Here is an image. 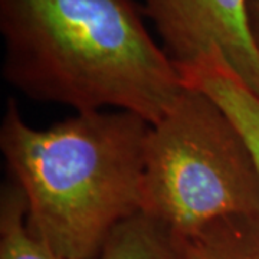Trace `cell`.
<instances>
[{
  "instance_id": "6da1fadb",
  "label": "cell",
  "mask_w": 259,
  "mask_h": 259,
  "mask_svg": "<svg viewBox=\"0 0 259 259\" xmlns=\"http://www.w3.org/2000/svg\"><path fill=\"white\" fill-rule=\"evenodd\" d=\"M0 33L3 78L37 101L154 125L185 90L134 0H0Z\"/></svg>"
},
{
  "instance_id": "52a82bcc",
  "label": "cell",
  "mask_w": 259,
  "mask_h": 259,
  "mask_svg": "<svg viewBox=\"0 0 259 259\" xmlns=\"http://www.w3.org/2000/svg\"><path fill=\"white\" fill-rule=\"evenodd\" d=\"M98 259H186L180 238L143 212L121 222Z\"/></svg>"
},
{
  "instance_id": "8992f818",
  "label": "cell",
  "mask_w": 259,
  "mask_h": 259,
  "mask_svg": "<svg viewBox=\"0 0 259 259\" xmlns=\"http://www.w3.org/2000/svg\"><path fill=\"white\" fill-rule=\"evenodd\" d=\"M180 241L186 259H259V214L223 218Z\"/></svg>"
},
{
  "instance_id": "9c48e42d",
  "label": "cell",
  "mask_w": 259,
  "mask_h": 259,
  "mask_svg": "<svg viewBox=\"0 0 259 259\" xmlns=\"http://www.w3.org/2000/svg\"><path fill=\"white\" fill-rule=\"evenodd\" d=\"M249 12V23L252 29V35L255 37V42L259 48V0H249L248 5Z\"/></svg>"
},
{
  "instance_id": "5b68a950",
  "label": "cell",
  "mask_w": 259,
  "mask_h": 259,
  "mask_svg": "<svg viewBox=\"0 0 259 259\" xmlns=\"http://www.w3.org/2000/svg\"><path fill=\"white\" fill-rule=\"evenodd\" d=\"M186 85L207 93L232 117L249 143L259 168V98L242 83L219 54L179 69Z\"/></svg>"
},
{
  "instance_id": "ba28073f",
  "label": "cell",
  "mask_w": 259,
  "mask_h": 259,
  "mask_svg": "<svg viewBox=\"0 0 259 259\" xmlns=\"http://www.w3.org/2000/svg\"><path fill=\"white\" fill-rule=\"evenodd\" d=\"M0 259H68L30 232L25 196L12 180L3 185L0 193Z\"/></svg>"
},
{
  "instance_id": "277c9868",
  "label": "cell",
  "mask_w": 259,
  "mask_h": 259,
  "mask_svg": "<svg viewBox=\"0 0 259 259\" xmlns=\"http://www.w3.org/2000/svg\"><path fill=\"white\" fill-rule=\"evenodd\" d=\"M248 5L249 0H144V13L177 69L218 52L259 98V48Z\"/></svg>"
},
{
  "instance_id": "7a4b0ae2",
  "label": "cell",
  "mask_w": 259,
  "mask_h": 259,
  "mask_svg": "<svg viewBox=\"0 0 259 259\" xmlns=\"http://www.w3.org/2000/svg\"><path fill=\"white\" fill-rule=\"evenodd\" d=\"M150 124L122 110L30 127L8 100L0 150L37 239L68 259H98L112 231L141 212Z\"/></svg>"
},
{
  "instance_id": "3957f363",
  "label": "cell",
  "mask_w": 259,
  "mask_h": 259,
  "mask_svg": "<svg viewBox=\"0 0 259 259\" xmlns=\"http://www.w3.org/2000/svg\"><path fill=\"white\" fill-rule=\"evenodd\" d=\"M141 212L179 238L229 216L259 214V168L249 143L203 90L186 85L150 127Z\"/></svg>"
}]
</instances>
